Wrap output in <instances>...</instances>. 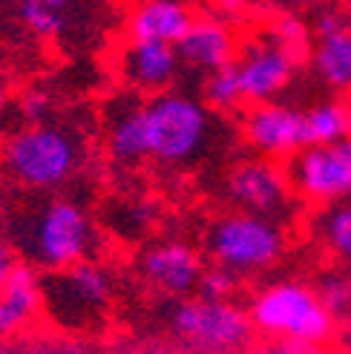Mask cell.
I'll return each instance as SVG.
<instances>
[{"instance_id":"obj_33","label":"cell","mask_w":351,"mask_h":354,"mask_svg":"<svg viewBox=\"0 0 351 354\" xmlns=\"http://www.w3.org/2000/svg\"><path fill=\"white\" fill-rule=\"evenodd\" d=\"M283 3H288V6H311V3H317V0H283Z\"/></svg>"},{"instance_id":"obj_18","label":"cell","mask_w":351,"mask_h":354,"mask_svg":"<svg viewBox=\"0 0 351 354\" xmlns=\"http://www.w3.org/2000/svg\"><path fill=\"white\" fill-rule=\"evenodd\" d=\"M311 66L331 90L351 95V26L320 38L311 52Z\"/></svg>"},{"instance_id":"obj_3","label":"cell","mask_w":351,"mask_h":354,"mask_svg":"<svg viewBox=\"0 0 351 354\" xmlns=\"http://www.w3.org/2000/svg\"><path fill=\"white\" fill-rule=\"evenodd\" d=\"M81 141L55 124H32L6 138L0 165L6 176L26 190H52L73 179L81 165Z\"/></svg>"},{"instance_id":"obj_8","label":"cell","mask_w":351,"mask_h":354,"mask_svg":"<svg viewBox=\"0 0 351 354\" xmlns=\"http://www.w3.org/2000/svg\"><path fill=\"white\" fill-rule=\"evenodd\" d=\"M288 182L311 205L351 202V136L337 145H311L288 158Z\"/></svg>"},{"instance_id":"obj_34","label":"cell","mask_w":351,"mask_h":354,"mask_svg":"<svg viewBox=\"0 0 351 354\" xmlns=\"http://www.w3.org/2000/svg\"><path fill=\"white\" fill-rule=\"evenodd\" d=\"M345 113H348V133H351V95H348V101H345Z\"/></svg>"},{"instance_id":"obj_4","label":"cell","mask_w":351,"mask_h":354,"mask_svg":"<svg viewBox=\"0 0 351 354\" xmlns=\"http://www.w3.org/2000/svg\"><path fill=\"white\" fill-rule=\"evenodd\" d=\"M167 323L176 346L187 348L190 354H242L254 337L248 308L234 299H179Z\"/></svg>"},{"instance_id":"obj_21","label":"cell","mask_w":351,"mask_h":354,"mask_svg":"<svg viewBox=\"0 0 351 354\" xmlns=\"http://www.w3.org/2000/svg\"><path fill=\"white\" fill-rule=\"evenodd\" d=\"M205 98L214 110H236L245 101L242 95V84H239V73L236 66H225L210 73V78L205 81Z\"/></svg>"},{"instance_id":"obj_20","label":"cell","mask_w":351,"mask_h":354,"mask_svg":"<svg viewBox=\"0 0 351 354\" xmlns=\"http://www.w3.org/2000/svg\"><path fill=\"white\" fill-rule=\"evenodd\" d=\"M317 234L331 254L351 265V202L325 207L317 216Z\"/></svg>"},{"instance_id":"obj_26","label":"cell","mask_w":351,"mask_h":354,"mask_svg":"<svg viewBox=\"0 0 351 354\" xmlns=\"http://www.w3.org/2000/svg\"><path fill=\"white\" fill-rule=\"evenodd\" d=\"M343 29H348L345 15L340 9H334V6L320 9L317 17H314V32H317V38H328V35H337Z\"/></svg>"},{"instance_id":"obj_28","label":"cell","mask_w":351,"mask_h":354,"mask_svg":"<svg viewBox=\"0 0 351 354\" xmlns=\"http://www.w3.org/2000/svg\"><path fill=\"white\" fill-rule=\"evenodd\" d=\"M251 354H320V348H311V346H296V343H268Z\"/></svg>"},{"instance_id":"obj_10","label":"cell","mask_w":351,"mask_h":354,"mask_svg":"<svg viewBox=\"0 0 351 354\" xmlns=\"http://www.w3.org/2000/svg\"><path fill=\"white\" fill-rule=\"evenodd\" d=\"M294 61L296 58L291 52L276 46L265 32H262L259 38L245 41L239 49V58L234 61L245 101H251L254 107L271 104L288 86V81L294 75Z\"/></svg>"},{"instance_id":"obj_6","label":"cell","mask_w":351,"mask_h":354,"mask_svg":"<svg viewBox=\"0 0 351 354\" xmlns=\"http://www.w3.org/2000/svg\"><path fill=\"white\" fill-rule=\"evenodd\" d=\"M113 279L98 262H78L44 277V311L66 331H90L110 308Z\"/></svg>"},{"instance_id":"obj_24","label":"cell","mask_w":351,"mask_h":354,"mask_svg":"<svg viewBox=\"0 0 351 354\" xmlns=\"http://www.w3.org/2000/svg\"><path fill=\"white\" fill-rule=\"evenodd\" d=\"M17 15H21V21L26 24V29H32L35 35H41V38L55 35L58 26H61V12L46 6L44 0H21Z\"/></svg>"},{"instance_id":"obj_30","label":"cell","mask_w":351,"mask_h":354,"mask_svg":"<svg viewBox=\"0 0 351 354\" xmlns=\"http://www.w3.org/2000/svg\"><path fill=\"white\" fill-rule=\"evenodd\" d=\"M138 354H190L187 348L176 346V343H150L147 348H142Z\"/></svg>"},{"instance_id":"obj_7","label":"cell","mask_w":351,"mask_h":354,"mask_svg":"<svg viewBox=\"0 0 351 354\" xmlns=\"http://www.w3.org/2000/svg\"><path fill=\"white\" fill-rule=\"evenodd\" d=\"M150 156L164 165H184L196 156L210 133V115L196 98L179 93L153 95L144 107Z\"/></svg>"},{"instance_id":"obj_29","label":"cell","mask_w":351,"mask_h":354,"mask_svg":"<svg viewBox=\"0 0 351 354\" xmlns=\"http://www.w3.org/2000/svg\"><path fill=\"white\" fill-rule=\"evenodd\" d=\"M46 107H49V101H46L44 93H26L23 101H21V110H23L26 118H41L46 113Z\"/></svg>"},{"instance_id":"obj_32","label":"cell","mask_w":351,"mask_h":354,"mask_svg":"<svg viewBox=\"0 0 351 354\" xmlns=\"http://www.w3.org/2000/svg\"><path fill=\"white\" fill-rule=\"evenodd\" d=\"M44 3H46V6H52L55 12H64L69 3H73V0H44Z\"/></svg>"},{"instance_id":"obj_17","label":"cell","mask_w":351,"mask_h":354,"mask_svg":"<svg viewBox=\"0 0 351 354\" xmlns=\"http://www.w3.org/2000/svg\"><path fill=\"white\" fill-rule=\"evenodd\" d=\"M144 107L147 104H142L135 95H124L115 101V110L107 115V150L118 165H138L144 156H150Z\"/></svg>"},{"instance_id":"obj_14","label":"cell","mask_w":351,"mask_h":354,"mask_svg":"<svg viewBox=\"0 0 351 354\" xmlns=\"http://www.w3.org/2000/svg\"><path fill=\"white\" fill-rule=\"evenodd\" d=\"M179 66V52L170 44L159 41H130L121 52V78L133 90L159 93L173 81Z\"/></svg>"},{"instance_id":"obj_19","label":"cell","mask_w":351,"mask_h":354,"mask_svg":"<svg viewBox=\"0 0 351 354\" xmlns=\"http://www.w3.org/2000/svg\"><path fill=\"white\" fill-rule=\"evenodd\" d=\"M305 127L311 145H337L348 138V113L340 101H320L311 110H305ZM308 145V147H311Z\"/></svg>"},{"instance_id":"obj_15","label":"cell","mask_w":351,"mask_h":354,"mask_svg":"<svg viewBox=\"0 0 351 354\" xmlns=\"http://www.w3.org/2000/svg\"><path fill=\"white\" fill-rule=\"evenodd\" d=\"M196 17L182 0H142L127 17L130 41H159L179 46Z\"/></svg>"},{"instance_id":"obj_11","label":"cell","mask_w":351,"mask_h":354,"mask_svg":"<svg viewBox=\"0 0 351 354\" xmlns=\"http://www.w3.org/2000/svg\"><path fill=\"white\" fill-rule=\"evenodd\" d=\"M245 138L265 158H294L311 145L305 113L274 101L259 104L245 115Z\"/></svg>"},{"instance_id":"obj_31","label":"cell","mask_w":351,"mask_h":354,"mask_svg":"<svg viewBox=\"0 0 351 354\" xmlns=\"http://www.w3.org/2000/svg\"><path fill=\"white\" fill-rule=\"evenodd\" d=\"M219 3V9H225V12H239L242 6H245V0H216Z\"/></svg>"},{"instance_id":"obj_16","label":"cell","mask_w":351,"mask_h":354,"mask_svg":"<svg viewBox=\"0 0 351 354\" xmlns=\"http://www.w3.org/2000/svg\"><path fill=\"white\" fill-rule=\"evenodd\" d=\"M176 52H179V61L196 66V69L216 73V69H225L234 64L236 41H234V32L222 21L199 17V21H193L190 32L179 41Z\"/></svg>"},{"instance_id":"obj_12","label":"cell","mask_w":351,"mask_h":354,"mask_svg":"<svg viewBox=\"0 0 351 354\" xmlns=\"http://www.w3.org/2000/svg\"><path fill=\"white\" fill-rule=\"evenodd\" d=\"M142 277L155 291L167 297H184L199 288V279L205 274L202 257L193 251L187 242H159L142 254Z\"/></svg>"},{"instance_id":"obj_23","label":"cell","mask_w":351,"mask_h":354,"mask_svg":"<svg viewBox=\"0 0 351 354\" xmlns=\"http://www.w3.org/2000/svg\"><path fill=\"white\" fill-rule=\"evenodd\" d=\"M265 35L276 46H283L285 52H291L294 58L303 55L305 46H308V29H305V24L296 15H279L276 21L268 26Z\"/></svg>"},{"instance_id":"obj_27","label":"cell","mask_w":351,"mask_h":354,"mask_svg":"<svg viewBox=\"0 0 351 354\" xmlns=\"http://www.w3.org/2000/svg\"><path fill=\"white\" fill-rule=\"evenodd\" d=\"M21 265V259H17V251H15V245L0 234V288L9 282V277L15 274V268Z\"/></svg>"},{"instance_id":"obj_22","label":"cell","mask_w":351,"mask_h":354,"mask_svg":"<svg viewBox=\"0 0 351 354\" xmlns=\"http://www.w3.org/2000/svg\"><path fill=\"white\" fill-rule=\"evenodd\" d=\"M317 294L323 299V306L328 308V314L340 320V317H351V277L340 274V271H328L320 277Z\"/></svg>"},{"instance_id":"obj_25","label":"cell","mask_w":351,"mask_h":354,"mask_svg":"<svg viewBox=\"0 0 351 354\" xmlns=\"http://www.w3.org/2000/svg\"><path fill=\"white\" fill-rule=\"evenodd\" d=\"M236 282H239L236 274L219 268V265H210V268H205V274L199 279L196 297H205V299H231L234 291H236Z\"/></svg>"},{"instance_id":"obj_13","label":"cell","mask_w":351,"mask_h":354,"mask_svg":"<svg viewBox=\"0 0 351 354\" xmlns=\"http://www.w3.org/2000/svg\"><path fill=\"white\" fill-rule=\"evenodd\" d=\"M44 311V277L26 259L0 288V343L15 340Z\"/></svg>"},{"instance_id":"obj_35","label":"cell","mask_w":351,"mask_h":354,"mask_svg":"<svg viewBox=\"0 0 351 354\" xmlns=\"http://www.w3.org/2000/svg\"><path fill=\"white\" fill-rule=\"evenodd\" d=\"M3 107H6V93H3V86H0V113H3Z\"/></svg>"},{"instance_id":"obj_2","label":"cell","mask_w":351,"mask_h":354,"mask_svg":"<svg viewBox=\"0 0 351 354\" xmlns=\"http://www.w3.org/2000/svg\"><path fill=\"white\" fill-rule=\"evenodd\" d=\"M248 314L254 331L271 343H296L320 348L334 334V317L328 314L317 288L300 279H276L259 288Z\"/></svg>"},{"instance_id":"obj_9","label":"cell","mask_w":351,"mask_h":354,"mask_svg":"<svg viewBox=\"0 0 351 354\" xmlns=\"http://www.w3.org/2000/svg\"><path fill=\"white\" fill-rule=\"evenodd\" d=\"M291 182L283 167L268 158H251L239 162L227 176V196L245 214L274 219L283 216L291 205Z\"/></svg>"},{"instance_id":"obj_5","label":"cell","mask_w":351,"mask_h":354,"mask_svg":"<svg viewBox=\"0 0 351 354\" xmlns=\"http://www.w3.org/2000/svg\"><path fill=\"white\" fill-rule=\"evenodd\" d=\"M205 248L214 265L236 277H248L268 271L279 262V257L285 254V234L274 219L236 210L219 216L207 227Z\"/></svg>"},{"instance_id":"obj_1","label":"cell","mask_w":351,"mask_h":354,"mask_svg":"<svg viewBox=\"0 0 351 354\" xmlns=\"http://www.w3.org/2000/svg\"><path fill=\"white\" fill-rule=\"evenodd\" d=\"M3 236L15 245V251L26 257L29 265L49 274L86 262V254L95 245L93 222L73 199H41L26 210H15L6 216Z\"/></svg>"}]
</instances>
